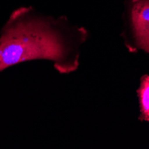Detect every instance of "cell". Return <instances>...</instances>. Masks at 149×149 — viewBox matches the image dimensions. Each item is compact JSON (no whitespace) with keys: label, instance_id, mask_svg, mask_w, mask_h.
Wrapping results in <instances>:
<instances>
[{"label":"cell","instance_id":"cell-2","mask_svg":"<svg viewBox=\"0 0 149 149\" xmlns=\"http://www.w3.org/2000/svg\"><path fill=\"white\" fill-rule=\"evenodd\" d=\"M128 15V48L149 54V0H130Z\"/></svg>","mask_w":149,"mask_h":149},{"label":"cell","instance_id":"cell-1","mask_svg":"<svg viewBox=\"0 0 149 149\" xmlns=\"http://www.w3.org/2000/svg\"><path fill=\"white\" fill-rule=\"evenodd\" d=\"M88 31L65 17L55 18L32 7L13 11L0 31V72L13 65L47 60L62 74L75 72Z\"/></svg>","mask_w":149,"mask_h":149},{"label":"cell","instance_id":"cell-3","mask_svg":"<svg viewBox=\"0 0 149 149\" xmlns=\"http://www.w3.org/2000/svg\"><path fill=\"white\" fill-rule=\"evenodd\" d=\"M140 115L139 120L149 121V75L146 74L141 77L140 85L137 90Z\"/></svg>","mask_w":149,"mask_h":149}]
</instances>
